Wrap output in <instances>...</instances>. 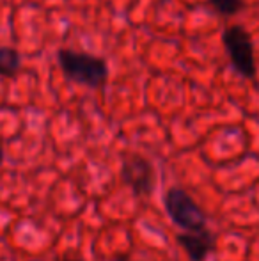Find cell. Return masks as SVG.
<instances>
[{
  "label": "cell",
  "instance_id": "1",
  "mask_svg": "<svg viewBox=\"0 0 259 261\" xmlns=\"http://www.w3.org/2000/svg\"><path fill=\"white\" fill-rule=\"evenodd\" d=\"M57 61L68 80L80 86L98 89L103 87L108 76V66L105 59L91 54H78L71 50H59Z\"/></svg>",
  "mask_w": 259,
  "mask_h": 261
},
{
  "label": "cell",
  "instance_id": "2",
  "mask_svg": "<svg viewBox=\"0 0 259 261\" xmlns=\"http://www.w3.org/2000/svg\"><path fill=\"white\" fill-rule=\"evenodd\" d=\"M163 206L169 219L183 231H199L208 227V217L194 197L181 187H170L163 197Z\"/></svg>",
  "mask_w": 259,
  "mask_h": 261
},
{
  "label": "cell",
  "instance_id": "3",
  "mask_svg": "<svg viewBox=\"0 0 259 261\" xmlns=\"http://www.w3.org/2000/svg\"><path fill=\"white\" fill-rule=\"evenodd\" d=\"M224 46L229 55L233 68L240 75L252 79L256 73V62H254V46L250 41L249 32L240 25H231L224 31Z\"/></svg>",
  "mask_w": 259,
  "mask_h": 261
},
{
  "label": "cell",
  "instance_id": "4",
  "mask_svg": "<svg viewBox=\"0 0 259 261\" xmlns=\"http://www.w3.org/2000/svg\"><path fill=\"white\" fill-rule=\"evenodd\" d=\"M121 178L135 197H148L155 190V167L146 156L138 153H130L123 160Z\"/></svg>",
  "mask_w": 259,
  "mask_h": 261
},
{
  "label": "cell",
  "instance_id": "5",
  "mask_svg": "<svg viewBox=\"0 0 259 261\" xmlns=\"http://www.w3.org/2000/svg\"><path fill=\"white\" fill-rule=\"evenodd\" d=\"M176 240L190 261H206L217 245V237L208 227L199 231H181Z\"/></svg>",
  "mask_w": 259,
  "mask_h": 261
},
{
  "label": "cell",
  "instance_id": "6",
  "mask_svg": "<svg viewBox=\"0 0 259 261\" xmlns=\"http://www.w3.org/2000/svg\"><path fill=\"white\" fill-rule=\"evenodd\" d=\"M20 54L11 46H0V75L14 76L20 69Z\"/></svg>",
  "mask_w": 259,
  "mask_h": 261
},
{
  "label": "cell",
  "instance_id": "7",
  "mask_svg": "<svg viewBox=\"0 0 259 261\" xmlns=\"http://www.w3.org/2000/svg\"><path fill=\"white\" fill-rule=\"evenodd\" d=\"M208 2L217 13L224 14V16H233L243 9L242 0H208Z\"/></svg>",
  "mask_w": 259,
  "mask_h": 261
},
{
  "label": "cell",
  "instance_id": "8",
  "mask_svg": "<svg viewBox=\"0 0 259 261\" xmlns=\"http://www.w3.org/2000/svg\"><path fill=\"white\" fill-rule=\"evenodd\" d=\"M114 261H133L130 258V256H125V254H119V256H116Z\"/></svg>",
  "mask_w": 259,
  "mask_h": 261
},
{
  "label": "cell",
  "instance_id": "9",
  "mask_svg": "<svg viewBox=\"0 0 259 261\" xmlns=\"http://www.w3.org/2000/svg\"><path fill=\"white\" fill-rule=\"evenodd\" d=\"M2 162H4V149H2V146H0V165H2Z\"/></svg>",
  "mask_w": 259,
  "mask_h": 261
},
{
  "label": "cell",
  "instance_id": "10",
  "mask_svg": "<svg viewBox=\"0 0 259 261\" xmlns=\"http://www.w3.org/2000/svg\"><path fill=\"white\" fill-rule=\"evenodd\" d=\"M63 261H80V259H63Z\"/></svg>",
  "mask_w": 259,
  "mask_h": 261
}]
</instances>
